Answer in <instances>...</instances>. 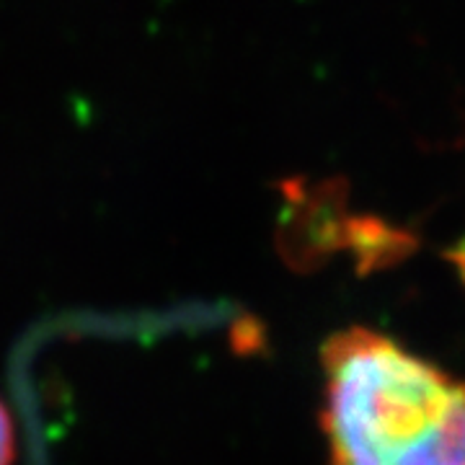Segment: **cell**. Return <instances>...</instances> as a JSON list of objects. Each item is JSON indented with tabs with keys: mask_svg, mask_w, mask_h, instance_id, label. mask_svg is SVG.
Listing matches in <instances>:
<instances>
[{
	"mask_svg": "<svg viewBox=\"0 0 465 465\" xmlns=\"http://www.w3.org/2000/svg\"><path fill=\"white\" fill-rule=\"evenodd\" d=\"M16 460V430L8 406L0 401V465H14Z\"/></svg>",
	"mask_w": 465,
	"mask_h": 465,
	"instance_id": "2",
	"label": "cell"
},
{
	"mask_svg": "<svg viewBox=\"0 0 465 465\" xmlns=\"http://www.w3.org/2000/svg\"><path fill=\"white\" fill-rule=\"evenodd\" d=\"M458 264L465 266V246L460 251H458Z\"/></svg>",
	"mask_w": 465,
	"mask_h": 465,
	"instance_id": "3",
	"label": "cell"
},
{
	"mask_svg": "<svg viewBox=\"0 0 465 465\" xmlns=\"http://www.w3.org/2000/svg\"><path fill=\"white\" fill-rule=\"evenodd\" d=\"M331 465H465V382L396 339L349 326L321 349Z\"/></svg>",
	"mask_w": 465,
	"mask_h": 465,
	"instance_id": "1",
	"label": "cell"
}]
</instances>
